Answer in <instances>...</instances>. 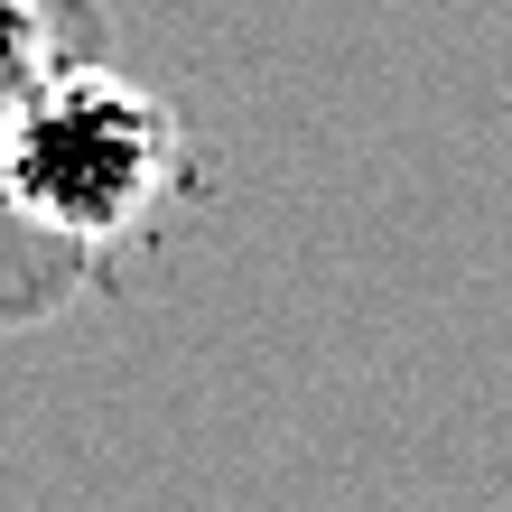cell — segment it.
<instances>
[{
	"label": "cell",
	"instance_id": "1",
	"mask_svg": "<svg viewBox=\"0 0 512 512\" xmlns=\"http://www.w3.org/2000/svg\"><path fill=\"white\" fill-rule=\"evenodd\" d=\"M177 187V122L159 94L66 66L10 112V159H0V205H19L47 243L112 252L168 205Z\"/></svg>",
	"mask_w": 512,
	"mask_h": 512
},
{
	"label": "cell",
	"instance_id": "3",
	"mask_svg": "<svg viewBox=\"0 0 512 512\" xmlns=\"http://www.w3.org/2000/svg\"><path fill=\"white\" fill-rule=\"evenodd\" d=\"M10 112H19V103H10V94H0V159H10Z\"/></svg>",
	"mask_w": 512,
	"mask_h": 512
},
{
	"label": "cell",
	"instance_id": "2",
	"mask_svg": "<svg viewBox=\"0 0 512 512\" xmlns=\"http://www.w3.org/2000/svg\"><path fill=\"white\" fill-rule=\"evenodd\" d=\"M47 75H66L56 66V47H47V0H0V94H38Z\"/></svg>",
	"mask_w": 512,
	"mask_h": 512
}]
</instances>
